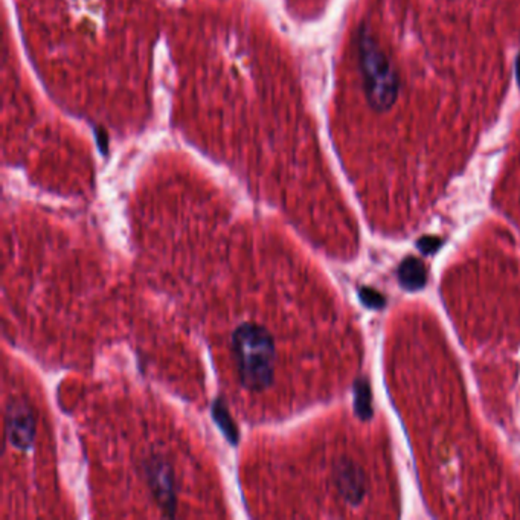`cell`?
<instances>
[{
    "label": "cell",
    "instance_id": "52a82bcc",
    "mask_svg": "<svg viewBox=\"0 0 520 520\" xmlns=\"http://www.w3.org/2000/svg\"><path fill=\"white\" fill-rule=\"evenodd\" d=\"M212 414H213V418H216V421L218 423L220 429L225 432V435L228 436L229 441L237 442L238 431H237L234 421H232V418L228 412V407L225 406V403H223L221 400H217V403L213 404V407H212Z\"/></svg>",
    "mask_w": 520,
    "mask_h": 520
},
{
    "label": "cell",
    "instance_id": "ba28073f",
    "mask_svg": "<svg viewBox=\"0 0 520 520\" xmlns=\"http://www.w3.org/2000/svg\"><path fill=\"white\" fill-rule=\"evenodd\" d=\"M360 299L366 307L374 310L382 309L385 305V298L382 296V293H378L374 289H369V287H364V289L360 290Z\"/></svg>",
    "mask_w": 520,
    "mask_h": 520
},
{
    "label": "cell",
    "instance_id": "9c48e42d",
    "mask_svg": "<svg viewBox=\"0 0 520 520\" xmlns=\"http://www.w3.org/2000/svg\"><path fill=\"white\" fill-rule=\"evenodd\" d=\"M441 244H442V241L438 237H423V238H420V241H418L416 246L423 254L431 255V254L436 252V250L441 247Z\"/></svg>",
    "mask_w": 520,
    "mask_h": 520
},
{
    "label": "cell",
    "instance_id": "3957f363",
    "mask_svg": "<svg viewBox=\"0 0 520 520\" xmlns=\"http://www.w3.org/2000/svg\"><path fill=\"white\" fill-rule=\"evenodd\" d=\"M145 475L151 493L163 512L173 516L175 509L174 475L171 466L162 458H150L145 462Z\"/></svg>",
    "mask_w": 520,
    "mask_h": 520
},
{
    "label": "cell",
    "instance_id": "7a4b0ae2",
    "mask_svg": "<svg viewBox=\"0 0 520 520\" xmlns=\"http://www.w3.org/2000/svg\"><path fill=\"white\" fill-rule=\"evenodd\" d=\"M5 432L16 449H30L35 440V416L25 400H9L5 414Z\"/></svg>",
    "mask_w": 520,
    "mask_h": 520
},
{
    "label": "cell",
    "instance_id": "5b68a950",
    "mask_svg": "<svg viewBox=\"0 0 520 520\" xmlns=\"http://www.w3.org/2000/svg\"><path fill=\"white\" fill-rule=\"evenodd\" d=\"M398 281L406 290H420L427 281L424 264L415 256H407L398 267Z\"/></svg>",
    "mask_w": 520,
    "mask_h": 520
},
{
    "label": "cell",
    "instance_id": "8992f818",
    "mask_svg": "<svg viewBox=\"0 0 520 520\" xmlns=\"http://www.w3.org/2000/svg\"><path fill=\"white\" fill-rule=\"evenodd\" d=\"M354 409L360 420H369L371 415H373L371 388L365 378H359L354 385Z\"/></svg>",
    "mask_w": 520,
    "mask_h": 520
},
{
    "label": "cell",
    "instance_id": "6da1fadb",
    "mask_svg": "<svg viewBox=\"0 0 520 520\" xmlns=\"http://www.w3.org/2000/svg\"><path fill=\"white\" fill-rule=\"evenodd\" d=\"M232 347L241 383L250 391H263L275 373V343L261 325L243 323L234 331Z\"/></svg>",
    "mask_w": 520,
    "mask_h": 520
},
{
    "label": "cell",
    "instance_id": "277c9868",
    "mask_svg": "<svg viewBox=\"0 0 520 520\" xmlns=\"http://www.w3.org/2000/svg\"><path fill=\"white\" fill-rule=\"evenodd\" d=\"M336 485L351 505H359L366 493V482L361 470L349 459H340L336 466Z\"/></svg>",
    "mask_w": 520,
    "mask_h": 520
}]
</instances>
